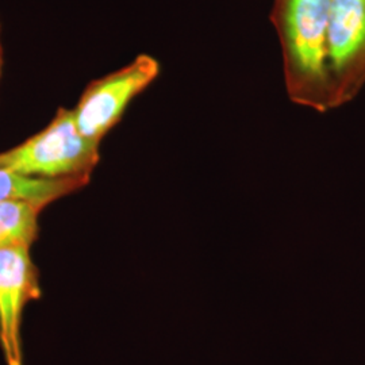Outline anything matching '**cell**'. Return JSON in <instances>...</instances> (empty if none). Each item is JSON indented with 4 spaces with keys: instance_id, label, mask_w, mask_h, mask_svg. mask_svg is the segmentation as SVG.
<instances>
[{
    "instance_id": "6da1fadb",
    "label": "cell",
    "mask_w": 365,
    "mask_h": 365,
    "mask_svg": "<svg viewBox=\"0 0 365 365\" xmlns=\"http://www.w3.org/2000/svg\"><path fill=\"white\" fill-rule=\"evenodd\" d=\"M331 0H279L288 91L294 102L330 106L327 92V31Z\"/></svg>"
},
{
    "instance_id": "7a4b0ae2",
    "label": "cell",
    "mask_w": 365,
    "mask_h": 365,
    "mask_svg": "<svg viewBox=\"0 0 365 365\" xmlns=\"http://www.w3.org/2000/svg\"><path fill=\"white\" fill-rule=\"evenodd\" d=\"M101 161V144L78 129L73 108H57L38 133L0 152V168L36 180L90 182Z\"/></svg>"
},
{
    "instance_id": "3957f363",
    "label": "cell",
    "mask_w": 365,
    "mask_h": 365,
    "mask_svg": "<svg viewBox=\"0 0 365 365\" xmlns=\"http://www.w3.org/2000/svg\"><path fill=\"white\" fill-rule=\"evenodd\" d=\"M158 73L160 63L153 56L138 54L130 64L92 80L73 107L80 131L88 140L102 144L120 122L131 101L145 91Z\"/></svg>"
},
{
    "instance_id": "277c9868",
    "label": "cell",
    "mask_w": 365,
    "mask_h": 365,
    "mask_svg": "<svg viewBox=\"0 0 365 365\" xmlns=\"http://www.w3.org/2000/svg\"><path fill=\"white\" fill-rule=\"evenodd\" d=\"M30 245L0 249V349L7 365H24L22 325L27 304L42 295Z\"/></svg>"
},
{
    "instance_id": "5b68a950",
    "label": "cell",
    "mask_w": 365,
    "mask_h": 365,
    "mask_svg": "<svg viewBox=\"0 0 365 365\" xmlns=\"http://www.w3.org/2000/svg\"><path fill=\"white\" fill-rule=\"evenodd\" d=\"M365 56V0H331L327 66L345 73Z\"/></svg>"
},
{
    "instance_id": "8992f818",
    "label": "cell",
    "mask_w": 365,
    "mask_h": 365,
    "mask_svg": "<svg viewBox=\"0 0 365 365\" xmlns=\"http://www.w3.org/2000/svg\"><path fill=\"white\" fill-rule=\"evenodd\" d=\"M88 182L81 180H36L0 168V200L24 199L48 207L56 200L78 192Z\"/></svg>"
},
{
    "instance_id": "52a82bcc",
    "label": "cell",
    "mask_w": 365,
    "mask_h": 365,
    "mask_svg": "<svg viewBox=\"0 0 365 365\" xmlns=\"http://www.w3.org/2000/svg\"><path fill=\"white\" fill-rule=\"evenodd\" d=\"M45 207L24 199L0 200V249L30 245L39 233V215Z\"/></svg>"
},
{
    "instance_id": "ba28073f",
    "label": "cell",
    "mask_w": 365,
    "mask_h": 365,
    "mask_svg": "<svg viewBox=\"0 0 365 365\" xmlns=\"http://www.w3.org/2000/svg\"><path fill=\"white\" fill-rule=\"evenodd\" d=\"M3 73H4V45H3V27L0 21V88L3 81Z\"/></svg>"
}]
</instances>
